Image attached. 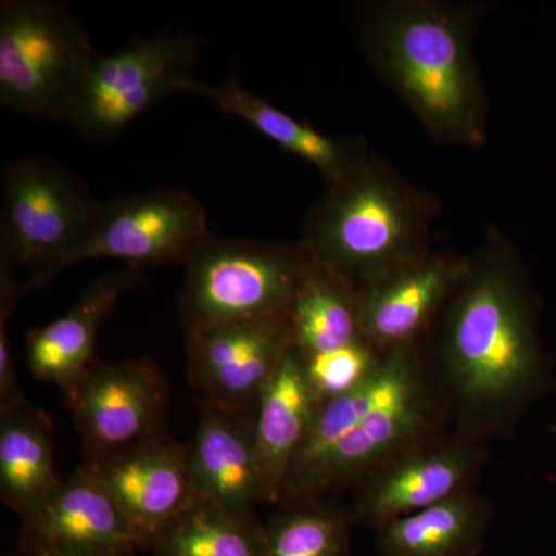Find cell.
Returning a JSON list of instances; mask_svg holds the SVG:
<instances>
[{
    "label": "cell",
    "mask_w": 556,
    "mask_h": 556,
    "mask_svg": "<svg viewBox=\"0 0 556 556\" xmlns=\"http://www.w3.org/2000/svg\"><path fill=\"white\" fill-rule=\"evenodd\" d=\"M87 463L129 519L142 548L200 500L190 481L188 448L166 433Z\"/></svg>",
    "instance_id": "12"
},
{
    "label": "cell",
    "mask_w": 556,
    "mask_h": 556,
    "mask_svg": "<svg viewBox=\"0 0 556 556\" xmlns=\"http://www.w3.org/2000/svg\"><path fill=\"white\" fill-rule=\"evenodd\" d=\"M179 91L201 94L226 115L244 121L269 141L316 167L328 186L343 181L367 161V156L353 142L321 134L305 121L288 115L265 98L252 93L239 80L229 79L214 86L190 79L182 84Z\"/></svg>",
    "instance_id": "20"
},
{
    "label": "cell",
    "mask_w": 556,
    "mask_h": 556,
    "mask_svg": "<svg viewBox=\"0 0 556 556\" xmlns=\"http://www.w3.org/2000/svg\"><path fill=\"white\" fill-rule=\"evenodd\" d=\"M35 556H79V555H65V554H38Z\"/></svg>",
    "instance_id": "28"
},
{
    "label": "cell",
    "mask_w": 556,
    "mask_h": 556,
    "mask_svg": "<svg viewBox=\"0 0 556 556\" xmlns=\"http://www.w3.org/2000/svg\"><path fill=\"white\" fill-rule=\"evenodd\" d=\"M466 10L428 0L380 7L367 42L383 75L430 134L453 144L485 141V102Z\"/></svg>",
    "instance_id": "1"
},
{
    "label": "cell",
    "mask_w": 556,
    "mask_h": 556,
    "mask_svg": "<svg viewBox=\"0 0 556 556\" xmlns=\"http://www.w3.org/2000/svg\"><path fill=\"white\" fill-rule=\"evenodd\" d=\"M211 237L206 211L192 193L150 190L102 204L75 265L105 258L138 270L172 263L185 266Z\"/></svg>",
    "instance_id": "8"
},
{
    "label": "cell",
    "mask_w": 556,
    "mask_h": 556,
    "mask_svg": "<svg viewBox=\"0 0 556 556\" xmlns=\"http://www.w3.org/2000/svg\"><path fill=\"white\" fill-rule=\"evenodd\" d=\"M424 383L426 376L415 343L387 351L378 367L361 386L324 402L313 430L292 466L281 503H298L329 453L369 415L407 396Z\"/></svg>",
    "instance_id": "16"
},
{
    "label": "cell",
    "mask_w": 556,
    "mask_h": 556,
    "mask_svg": "<svg viewBox=\"0 0 556 556\" xmlns=\"http://www.w3.org/2000/svg\"><path fill=\"white\" fill-rule=\"evenodd\" d=\"M254 416L204 401L195 437L186 445L197 496L239 517H255V507L268 503Z\"/></svg>",
    "instance_id": "15"
},
{
    "label": "cell",
    "mask_w": 556,
    "mask_h": 556,
    "mask_svg": "<svg viewBox=\"0 0 556 556\" xmlns=\"http://www.w3.org/2000/svg\"><path fill=\"white\" fill-rule=\"evenodd\" d=\"M320 405L306 372L305 357L292 345L263 388L255 408V445L268 503H281L292 466L313 430Z\"/></svg>",
    "instance_id": "18"
},
{
    "label": "cell",
    "mask_w": 556,
    "mask_h": 556,
    "mask_svg": "<svg viewBox=\"0 0 556 556\" xmlns=\"http://www.w3.org/2000/svg\"><path fill=\"white\" fill-rule=\"evenodd\" d=\"M141 280L139 270H112L98 277L64 316L31 329L25 340L30 371L39 380L72 387L98 361V332L118 302Z\"/></svg>",
    "instance_id": "17"
},
{
    "label": "cell",
    "mask_w": 556,
    "mask_h": 556,
    "mask_svg": "<svg viewBox=\"0 0 556 556\" xmlns=\"http://www.w3.org/2000/svg\"><path fill=\"white\" fill-rule=\"evenodd\" d=\"M292 343L287 316L252 318L189 336V380L206 402L255 413Z\"/></svg>",
    "instance_id": "11"
},
{
    "label": "cell",
    "mask_w": 556,
    "mask_h": 556,
    "mask_svg": "<svg viewBox=\"0 0 556 556\" xmlns=\"http://www.w3.org/2000/svg\"><path fill=\"white\" fill-rule=\"evenodd\" d=\"M21 543L28 555L134 556L142 548L90 463L84 464L22 518Z\"/></svg>",
    "instance_id": "10"
},
{
    "label": "cell",
    "mask_w": 556,
    "mask_h": 556,
    "mask_svg": "<svg viewBox=\"0 0 556 556\" xmlns=\"http://www.w3.org/2000/svg\"><path fill=\"white\" fill-rule=\"evenodd\" d=\"M303 356V354H302ZM383 353L368 340L305 357L311 386L321 404L361 386L375 371Z\"/></svg>",
    "instance_id": "26"
},
{
    "label": "cell",
    "mask_w": 556,
    "mask_h": 556,
    "mask_svg": "<svg viewBox=\"0 0 556 556\" xmlns=\"http://www.w3.org/2000/svg\"><path fill=\"white\" fill-rule=\"evenodd\" d=\"M292 343L303 356L367 340L358 320L357 291L311 262L288 313Z\"/></svg>",
    "instance_id": "23"
},
{
    "label": "cell",
    "mask_w": 556,
    "mask_h": 556,
    "mask_svg": "<svg viewBox=\"0 0 556 556\" xmlns=\"http://www.w3.org/2000/svg\"><path fill=\"white\" fill-rule=\"evenodd\" d=\"M314 503L289 507L265 527L263 556H348L350 518Z\"/></svg>",
    "instance_id": "25"
},
{
    "label": "cell",
    "mask_w": 556,
    "mask_h": 556,
    "mask_svg": "<svg viewBox=\"0 0 556 556\" xmlns=\"http://www.w3.org/2000/svg\"><path fill=\"white\" fill-rule=\"evenodd\" d=\"M431 203L376 161L328 186L306 222L300 247L311 262L354 291L427 254Z\"/></svg>",
    "instance_id": "3"
},
{
    "label": "cell",
    "mask_w": 556,
    "mask_h": 556,
    "mask_svg": "<svg viewBox=\"0 0 556 556\" xmlns=\"http://www.w3.org/2000/svg\"><path fill=\"white\" fill-rule=\"evenodd\" d=\"M89 459H100L164 434L166 386L153 362L97 361L62 391Z\"/></svg>",
    "instance_id": "9"
},
{
    "label": "cell",
    "mask_w": 556,
    "mask_h": 556,
    "mask_svg": "<svg viewBox=\"0 0 556 556\" xmlns=\"http://www.w3.org/2000/svg\"><path fill=\"white\" fill-rule=\"evenodd\" d=\"M197 60L199 40L189 33H164L116 53H98L67 123L90 141H112L156 102L179 93L193 79Z\"/></svg>",
    "instance_id": "7"
},
{
    "label": "cell",
    "mask_w": 556,
    "mask_h": 556,
    "mask_svg": "<svg viewBox=\"0 0 556 556\" xmlns=\"http://www.w3.org/2000/svg\"><path fill=\"white\" fill-rule=\"evenodd\" d=\"M441 356L457 399L475 412L515 407L540 387L544 364L532 313L501 255L471 263L450 299Z\"/></svg>",
    "instance_id": "2"
},
{
    "label": "cell",
    "mask_w": 556,
    "mask_h": 556,
    "mask_svg": "<svg viewBox=\"0 0 556 556\" xmlns=\"http://www.w3.org/2000/svg\"><path fill=\"white\" fill-rule=\"evenodd\" d=\"M477 467V450L424 439L369 473L348 518L379 529L463 492Z\"/></svg>",
    "instance_id": "14"
},
{
    "label": "cell",
    "mask_w": 556,
    "mask_h": 556,
    "mask_svg": "<svg viewBox=\"0 0 556 556\" xmlns=\"http://www.w3.org/2000/svg\"><path fill=\"white\" fill-rule=\"evenodd\" d=\"M54 463L53 426L42 409L22 401L0 409V495L27 517L61 484Z\"/></svg>",
    "instance_id": "21"
},
{
    "label": "cell",
    "mask_w": 556,
    "mask_h": 556,
    "mask_svg": "<svg viewBox=\"0 0 556 556\" xmlns=\"http://www.w3.org/2000/svg\"><path fill=\"white\" fill-rule=\"evenodd\" d=\"M266 529L255 517L197 500L153 540L156 556H263Z\"/></svg>",
    "instance_id": "24"
},
{
    "label": "cell",
    "mask_w": 556,
    "mask_h": 556,
    "mask_svg": "<svg viewBox=\"0 0 556 556\" xmlns=\"http://www.w3.org/2000/svg\"><path fill=\"white\" fill-rule=\"evenodd\" d=\"M489 522V504L466 489L380 526V556H478Z\"/></svg>",
    "instance_id": "22"
},
{
    "label": "cell",
    "mask_w": 556,
    "mask_h": 556,
    "mask_svg": "<svg viewBox=\"0 0 556 556\" xmlns=\"http://www.w3.org/2000/svg\"><path fill=\"white\" fill-rule=\"evenodd\" d=\"M89 33L64 3H0V104L28 118L68 121L91 62Z\"/></svg>",
    "instance_id": "5"
},
{
    "label": "cell",
    "mask_w": 556,
    "mask_h": 556,
    "mask_svg": "<svg viewBox=\"0 0 556 556\" xmlns=\"http://www.w3.org/2000/svg\"><path fill=\"white\" fill-rule=\"evenodd\" d=\"M470 260L427 252L396 273L357 292L364 338L380 353L415 345L416 339L455 294Z\"/></svg>",
    "instance_id": "13"
},
{
    "label": "cell",
    "mask_w": 556,
    "mask_h": 556,
    "mask_svg": "<svg viewBox=\"0 0 556 556\" xmlns=\"http://www.w3.org/2000/svg\"><path fill=\"white\" fill-rule=\"evenodd\" d=\"M13 311L7 306H0V409L27 401L17 379L13 353H11L9 318Z\"/></svg>",
    "instance_id": "27"
},
{
    "label": "cell",
    "mask_w": 556,
    "mask_h": 556,
    "mask_svg": "<svg viewBox=\"0 0 556 556\" xmlns=\"http://www.w3.org/2000/svg\"><path fill=\"white\" fill-rule=\"evenodd\" d=\"M309 265L300 243L212 236L185 265L179 311L188 338L236 321L287 316Z\"/></svg>",
    "instance_id": "6"
},
{
    "label": "cell",
    "mask_w": 556,
    "mask_h": 556,
    "mask_svg": "<svg viewBox=\"0 0 556 556\" xmlns=\"http://www.w3.org/2000/svg\"><path fill=\"white\" fill-rule=\"evenodd\" d=\"M433 420V402L427 383L407 396L369 415L329 453L299 504L314 503L320 493L369 475L417 442L424 441Z\"/></svg>",
    "instance_id": "19"
},
{
    "label": "cell",
    "mask_w": 556,
    "mask_h": 556,
    "mask_svg": "<svg viewBox=\"0 0 556 556\" xmlns=\"http://www.w3.org/2000/svg\"><path fill=\"white\" fill-rule=\"evenodd\" d=\"M102 204L60 161L25 156L10 163L2 178L0 276L24 295L75 266Z\"/></svg>",
    "instance_id": "4"
}]
</instances>
